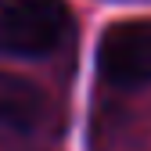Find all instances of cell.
I'll return each mask as SVG.
<instances>
[{"label": "cell", "instance_id": "obj_1", "mask_svg": "<svg viewBox=\"0 0 151 151\" xmlns=\"http://www.w3.org/2000/svg\"><path fill=\"white\" fill-rule=\"evenodd\" d=\"M68 7L61 0H0V54L47 58L68 36Z\"/></svg>", "mask_w": 151, "mask_h": 151}, {"label": "cell", "instance_id": "obj_3", "mask_svg": "<svg viewBox=\"0 0 151 151\" xmlns=\"http://www.w3.org/2000/svg\"><path fill=\"white\" fill-rule=\"evenodd\" d=\"M47 115V97L25 76L0 72V126L11 133H29L43 122Z\"/></svg>", "mask_w": 151, "mask_h": 151}, {"label": "cell", "instance_id": "obj_2", "mask_svg": "<svg viewBox=\"0 0 151 151\" xmlns=\"http://www.w3.org/2000/svg\"><path fill=\"white\" fill-rule=\"evenodd\" d=\"M97 72L119 90L151 86V18L108 25L97 43Z\"/></svg>", "mask_w": 151, "mask_h": 151}]
</instances>
